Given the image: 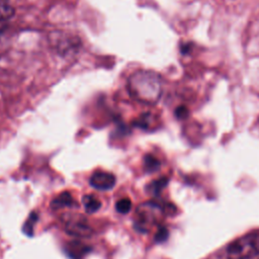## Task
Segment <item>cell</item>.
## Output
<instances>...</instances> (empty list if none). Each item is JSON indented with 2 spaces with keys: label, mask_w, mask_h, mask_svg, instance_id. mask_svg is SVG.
<instances>
[{
  "label": "cell",
  "mask_w": 259,
  "mask_h": 259,
  "mask_svg": "<svg viewBox=\"0 0 259 259\" xmlns=\"http://www.w3.org/2000/svg\"><path fill=\"white\" fill-rule=\"evenodd\" d=\"M131 95L147 104L157 102L161 95V84L159 77L151 71L139 70L133 73L127 81Z\"/></svg>",
  "instance_id": "cell-1"
},
{
  "label": "cell",
  "mask_w": 259,
  "mask_h": 259,
  "mask_svg": "<svg viewBox=\"0 0 259 259\" xmlns=\"http://www.w3.org/2000/svg\"><path fill=\"white\" fill-rule=\"evenodd\" d=\"M221 259H259V230L229 243L222 250Z\"/></svg>",
  "instance_id": "cell-2"
},
{
  "label": "cell",
  "mask_w": 259,
  "mask_h": 259,
  "mask_svg": "<svg viewBox=\"0 0 259 259\" xmlns=\"http://www.w3.org/2000/svg\"><path fill=\"white\" fill-rule=\"evenodd\" d=\"M161 215V208L153 202H145L140 204L136 209L135 228L141 232H146L154 224L157 223Z\"/></svg>",
  "instance_id": "cell-3"
},
{
  "label": "cell",
  "mask_w": 259,
  "mask_h": 259,
  "mask_svg": "<svg viewBox=\"0 0 259 259\" xmlns=\"http://www.w3.org/2000/svg\"><path fill=\"white\" fill-rule=\"evenodd\" d=\"M67 234L77 238H89L93 231L87 221L82 217H74L70 219L65 227Z\"/></svg>",
  "instance_id": "cell-4"
},
{
  "label": "cell",
  "mask_w": 259,
  "mask_h": 259,
  "mask_svg": "<svg viewBox=\"0 0 259 259\" xmlns=\"http://www.w3.org/2000/svg\"><path fill=\"white\" fill-rule=\"evenodd\" d=\"M115 176L110 172L96 171L90 177L89 183L92 187L98 190H109L115 185Z\"/></svg>",
  "instance_id": "cell-5"
},
{
  "label": "cell",
  "mask_w": 259,
  "mask_h": 259,
  "mask_svg": "<svg viewBox=\"0 0 259 259\" xmlns=\"http://www.w3.org/2000/svg\"><path fill=\"white\" fill-rule=\"evenodd\" d=\"M64 250L71 259H82L91 251V247L80 241H71L64 247Z\"/></svg>",
  "instance_id": "cell-6"
},
{
  "label": "cell",
  "mask_w": 259,
  "mask_h": 259,
  "mask_svg": "<svg viewBox=\"0 0 259 259\" xmlns=\"http://www.w3.org/2000/svg\"><path fill=\"white\" fill-rule=\"evenodd\" d=\"M14 15V8L8 0H0V36L7 27L9 20Z\"/></svg>",
  "instance_id": "cell-7"
},
{
  "label": "cell",
  "mask_w": 259,
  "mask_h": 259,
  "mask_svg": "<svg viewBox=\"0 0 259 259\" xmlns=\"http://www.w3.org/2000/svg\"><path fill=\"white\" fill-rule=\"evenodd\" d=\"M72 206H76V201L74 200L72 194L67 191L59 194L51 202V207L54 209H60V208L72 207Z\"/></svg>",
  "instance_id": "cell-8"
},
{
  "label": "cell",
  "mask_w": 259,
  "mask_h": 259,
  "mask_svg": "<svg viewBox=\"0 0 259 259\" xmlns=\"http://www.w3.org/2000/svg\"><path fill=\"white\" fill-rule=\"evenodd\" d=\"M82 202H83L86 212H88V213H93V212L97 211L101 206L100 200L91 194L84 195L82 197Z\"/></svg>",
  "instance_id": "cell-9"
},
{
  "label": "cell",
  "mask_w": 259,
  "mask_h": 259,
  "mask_svg": "<svg viewBox=\"0 0 259 259\" xmlns=\"http://www.w3.org/2000/svg\"><path fill=\"white\" fill-rule=\"evenodd\" d=\"M144 167L147 172H155L159 169L160 162L156 157L148 154L144 157Z\"/></svg>",
  "instance_id": "cell-10"
},
{
  "label": "cell",
  "mask_w": 259,
  "mask_h": 259,
  "mask_svg": "<svg viewBox=\"0 0 259 259\" xmlns=\"http://www.w3.org/2000/svg\"><path fill=\"white\" fill-rule=\"evenodd\" d=\"M37 213L36 212H31L27 220L25 221V223L23 224V228H22V231L23 233L26 235V236H29L31 237L33 235V226L34 224L37 222Z\"/></svg>",
  "instance_id": "cell-11"
},
{
  "label": "cell",
  "mask_w": 259,
  "mask_h": 259,
  "mask_svg": "<svg viewBox=\"0 0 259 259\" xmlns=\"http://www.w3.org/2000/svg\"><path fill=\"white\" fill-rule=\"evenodd\" d=\"M132 208V201L130 198L124 197L116 201L115 203V209L119 213H127Z\"/></svg>",
  "instance_id": "cell-12"
},
{
  "label": "cell",
  "mask_w": 259,
  "mask_h": 259,
  "mask_svg": "<svg viewBox=\"0 0 259 259\" xmlns=\"http://www.w3.org/2000/svg\"><path fill=\"white\" fill-rule=\"evenodd\" d=\"M166 179L162 178V179H159V180H156V181H153L151 184H149L148 186V190L149 192L151 193H154V194H157L165 185H166Z\"/></svg>",
  "instance_id": "cell-13"
},
{
  "label": "cell",
  "mask_w": 259,
  "mask_h": 259,
  "mask_svg": "<svg viewBox=\"0 0 259 259\" xmlns=\"http://www.w3.org/2000/svg\"><path fill=\"white\" fill-rule=\"evenodd\" d=\"M175 115L177 118H185L188 115V109L185 106H179L175 109Z\"/></svg>",
  "instance_id": "cell-14"
},
{
  "label": "cell",
  "mask_w": 259,
  "mask_h": 259,
  "mask_svg": "<svg viewBox=\"0 0 259 259\" xmlns=\"http://www.w3.org/2000/svg\"><path fill=\"white\" fill-rule=\"evenodd\" d=\"M167 238V231L164 229V228H161L157 234H156V237H155V240L157 242H163L165 239Z\"/></svg>",
  "instance_id": "cell-15"
},
{
  "label": "cell",
  "mask_w": 259,
  "mask_h": 259,
  "mask_svg": "<svg viewBox=\"0 0 259 259\" xmlns=\"http://www.w3.org/2000/svg\"><path fill=\"white\" fill-rule=\"evenodd\" d=\"M190 49H191V46L188 45V44H185L181 47V53L182 54H187L190 52Z\"/></svg>",
  "instance_id": "cell-16"
}]
</instances>
